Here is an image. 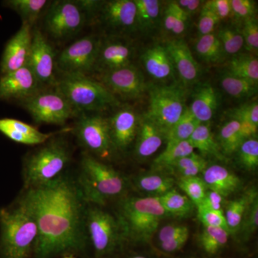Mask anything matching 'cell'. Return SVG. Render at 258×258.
Here are the masks:
<instances>
[{"mask_svg": "<svg viewBox=\"0 0 258 258\" xmlns=\"http://www.w3.org/2000/svg\"><path fill=\"white\" fill-rule=\"evenodd\" d=\"M166 216L159 197H128L119 204L118 219L125 240L148 242Z\"/></svg>", "mask_w": 258, "mask_h": 258, "instance_id": "277c9868", "label": "cell"}, {"mask_svg": "<svg viewBox=\"0 0 258 258\" xmlns=\"http://www.w3.org/2000/svg\"><path fill=\"white\" fill-rule=\"evenodd\" d=\"M28 66L0 77V100L23 102L42 89Z\"/></svg>", "mask_w": 258, "mask_h": 258, "instance_id": "e0dca14e", "label": "cell"}, {"mask_svg": "<svg viewBox=\"0 0 258 258\" xmlns=\"http://www.w3.org/2000/svg\"><path fill=\"white\" fill-rule=\"evenodd\" d=\"M189 232L183 234V235H180L179 237L173 239V240L159 244V248L163 252H165V253H174V252H178L184 247L185 244L186 243L188 239H189Z\"/></svg>", "mask_w": 258, "mask_h": 258, "instance_id": "f5cc1de1", "label": "cell"}, {"mask_svg": "<svg viewBox=\"0 0 258 258\" xmlns=\"http://www.w3.org/2000/svg\"><path fill=\"white\" fill-rule=\"evenodd\" d=\"M99 14L107 26L116 31H130L137 28V6L134 0L103 2Z\"/></svg>", "mask_w": 258, "mask_h": 258, "instance_id": "d6986e66", "label": "cell"}, {"mask_svg": "<svg viewBox=\"0 0 258 258\" xmlns=\"http://www.w3.org/2000/svg\"><path fill=\"white\" fill-rule=\"evenodd\" d=\"M131 258H147L146 257H144V256L142 255H134L133 257H132Z\"/></svg>", "mask_w": 258, "mask_h": 258, "instance_id": "6f0895ef", "label": "cell"}, {"mask_svg": "<svg viewBox=\"0 0 258 258\" xmlns=\"http://www.w3.org/2000/svg\"><path fill=\"white\" fill-rule=\"evenodd\" d=\"M230 234L225 229L205 227L199 242L202 248L209 254H215L227 244Z\"/></svg>", "mask_w": 258, "mask_h": 258, "instance_id": "74e56055", "label": "cell"}, {"mask_svg": "<svg viewBox=\"0 0 258 258\" xmlns=\"http://www.w3.org/2000/svg\"><path fill=\"white\" fill-rule=\"evenodd\" d=\"M136 139V155L143 159L150 157L160 149L165 135L152 120L144 116L139 122Z\"/></svg>", "mask_w": 258, "mask_h": 258, "instance_id": "603a6c76", "label": "cell"}, {"mask_svg": "<svg viewBox=\"0 0 258 258\" xmlns=\"http://www.w3.org/2000/svg\"><path fill=\"white\" fill-rule=\"evenodd\" d=\"M219 20H225L232 15L230 0H211L207 2Z\"/></svg>", "mask_w": 258, "mask_h": 258, "instance_id": "816d5d0a", "label": "cell"}, {"mask_svg": "<svg viewBox=\"0 0 258 258\" xmlns=\"http://www.w3.org/2000/svg\"><path fill=\"white\" fill-rule=\"evenodd\" d=\"M197 209L198 219L203 223L204 227H219L230 232L224 212L214 211L203 208Z\"/></svg>", "mask_w": 258, "mask_h": 258, "instance_id": "bcb514c9", "label": "cell"}, {"mask_svg": "<svg viewBox=\"0 0 258 258\" xmlns=\"http://www.w3.org/2000/svg\"><path fill=\"white\" fill-rule=\"evenodd\" d=\"M225 204L224 197L216 191L208 189L205 194L203 203L198 208L208 209V210H214V211L224 212L223 205Z\"/></svg>", "mask_w": 258, "mask_h": 258, "instance_id": "f907efd6", "label": "cell"}, {"mask_svg": "<svg viewBox=\"0 0 258 258\" xmlns=\"http://www.w3.org/2000/svg\"><path fill=\"white\" fill-rule=\"evenodd\" d=\"M219 22L220 20L210 8L208 3L205 2L202 8L199 18L198 30L200 36L214 33Z\"/></svg>", "mask_w": 258, "mask_h": 258, "instance_id": "7dc6e473", "label": "cell"}, {"mask_svg": "<svg viewBox=\"0 0 258 258\" xmlns=\"http://www.w3.org/2000/svg\"><path fill=\"white\" fill-rule=\"evenodd\" d=\"M220 85L226 93L235 98H249L257 91V83L228 73L220 77Z\"/></svg>", "mask_w": 258, "mask_h": 258, "instance_id": "836d02e7", "label": "cell"}, {"mask_svg": "<svg viewBox=\"0 0 258 258\" xmlns=\"http://www.w3.org/2000/svg\"><path fill=\"white\" fill-rule=\"evenodd\" d=\"M71 159V149L66 141L52 137L25 159L23 168L25 189L48 184L60 177Z\"/></svg>", "mask_w": 258, "mask_h": 258, "instance_id": "8992f818", "label": "cell"}, {"mask_svg": "<svg viewBox=\"0 0 258 258\" xmlns=\"http://www.w3.org/2000/svg\"><path fill=\"white\" fill-rule=\"evenodd\" d=\"M255 192L257 191L252 188L237 200L225 203V217L230 234L237 233L240 230L246 209Z\"/></svg>", "mask_w": 258, "mask_h": 258, "instance_id": "83f0119b", "label": "cell"}, {"mask_svg": "<svg viewBox=\"0 0 258 258\" xmlns=\"http://www.w3.org/2000/svg\"><path fill=\"white\" fill-rule=\"evenodd\" d=\"M232 15L240 20L254 18L255 3L251 0H230Z\"/></svg>", "mask_w": 258, "mask_h": 258, "instance_id": "c3c4849f", "label": "cell"}, {"mask_svg": "<svg viewBox=\"0 0 258 258\" xmlns=\"http://www.w3.org/2000/svg\"><path fill=\"white\" fill-rule=\"evenodd\" d=\"M134 182L141 191L160 197L174 189L175 179L166 174L152 172L137 176Z\"/></svg>", "mask_w": 258, "mask_h": 258, "instance_id": "4316f807", "label": "cell"}, {"mask_svg": "<svg viewBox=\"0 0 258 258\" xmlns=\"http://www.w3.org/2000/svg\"><path fill=\"white\" fill-rule=\"evenodd\" d=\"M165 47L170 56L174 71L179 74L184 86L194 84L200 79L201 69L194 58L191 50L186 42L181 40L168 42Z\"/></svg>", "mask_w": 258, "mask_h": 258, "instance_id": "ffe728a7", "label": "cell"}, {"mask_svg": "<svg viewBox=\"0 0 258 258\" xmlns=\"http://www.w3.org/2000/svg\"><path fill=\"white\" fill-rule=\"evenodd\" d=\"M134 49L126 40L118 37L101 39L93 71L102 74L132 64Z\"/></svg>", "mask_w": 258, "mask_h": 258, "instance_id": "2e32d148", "label": "cell"}, {"mask_svg": "<svg viewBox=\"0 0 258 258\" xmlns=\"http://www.w3.org/2000/svg\"><path fill=\"white\" fill-rule=\"evenodd\" d=\"M171 3L176 15L175 25L171 32L175 35H181L186 30L189 17L184 13V10L178 6L175 2H171Z\"/></svg>", "mask_w": 258, "mask_h": 258, "instance_id": "db71d44e", "label": "cell"}, {"mask_svg": "<svg viewBox=\"0 0 258 258\" xmlns=\"http://www.w3.org/2000/svg\"><path fill=\"white\" fill-rule=\"evenodd\" d=\"M142 60L147 74L157 81H165L174 74V66L165 45L149 47L142 54Z\"/></svg>", "mask_w": 258, "mask_h": 258, "instance_id": "cb8c5ba5", "label": "cell"}, {"mask_svg": "<svg viewBox=\"0 0 258 258\" xmlns=\"http://www.w3.org/2000/svg\"><path fill=\"white\" fill-rule=\"evenodd\" d=\"M22 105L38 123L63 125L79 115L55 86L42 88Z\"/></svg>", "mask_w": 258, "mask_h": 258, "instance_id": "9c48e42d", "label": "cell"}, {"mask_svg": "<svg viewBox=\"0 0 258 258\" xmlns=\"http://www.w3.org/2000/svg\"><path fill=\"white\" fill-rule=\"evenodd\" d=\"M239 163L244 169L255 171L258 166V141L252 138L244 141L237 150Z\"/></svg>", "mask_w": 258, "mask_h": 258, "instance_id": "60d3db41", "label": "cell"}, {"mask_svg": "<svg viewBox=\"0 0 258 258\" xmlns=\"http://www.w3.org/2000/svg\"><path fill=\"white\" fill-rule=\"evenodd\" d=\"M178 186L184 191L185 195L192 202L195 208H198L203 203L208 187L203 179L199 176L179 179Z\"/></svg>", "mask_w": 258, "mask_h": 258, "instance_id": "ab89813d", "label": "cell"}, {"mask_svg": "<svg viewBox=\"0 0 258 258\" xmlns=\"http://www.w3.org/2000/svg\"><path fill=\"white\" fill-rule=\"evenodd\" d=\"M199 56L208 63H217L223 60L225 52L216 34L200 36L195 45Z\"/></svg>", "mask_w": 258, "mask_h": 258, "instance_id": "d590c367", "label": "cell"}, {"mask_svg": "<svg viewBox=\"0 0 258 258\" xmlns=\"http://www.w3.org/2000/svg\"><path fill=\"white\" fill-rule=\"evenodd\" d=\"M74 130L76 138L88 154L101 159H108L115 152L110 135L108 119L95 113H80Z\"/></svg>", "mask_w": 258, "mask_h": 258, "instance_id": "30bf717a", "label": "cell"}, {"mask_svg": "<svg viewBox=\"0 0 258 258\" xmlns=\"http://www.w3.org/2000/svg\"><path fill=\"white\" fill-rule=\"evenodd\" d=\"M195 149L189 140L166 144L165 150L154 160V166L157 169L170 170L171 166L185 157L195 153Z\"/></svg>", "mask_w": 258, "mask_h": 258, "instance_id": "d6a6232c", "label": "cell"}, {"mask_svg": "<svg viewBox=\"0 0 258 258\" xmlns=\"http://www.w3.org/2000/svg\"><path fill=\"white\" fill-rule=\"evenodd\" d=\"M56 57L53 47L46 37L39 29H33L28 66L42 87H50L55 84Z\"/></svg>", "mask_w": 258, "mask_h": 258, "instance_id": "4fadbf2b", "label": "cell"}, {"mask_svg": "<svg viewBox=\"0 0 258 258\" xmlns=\"http://www.w3.org/2000/svg\"><path fill=\"white\" fill-rule=\"evenodd\" d=\"M225 54L235 55L244 47L243 37L240 32L230 28L220 29L217 35Z\"/></svg>", "mask_w": 258, "mask_h": 258, "instance_id": "7bdbcfd3", "label": "cell"}, {"mask_svg": "<svg viewBox=\"0 0 258 258\" xmlns=\"http://www.w3.org/2000/svg\"><path fill=\"white\" fill-rule=\"evenodd\" d=\"M0 132L16 143L40 145L57 133H42L33 125L14 118H0Z\"/></svg>", "mask_w": 258, "mask_h": 258, "instance_id": "44dd1931", "label": "cell"}, {"mask_svg": "<svg viewBox=\"0 0 258 258\" xmlns=\"http://www.w3.org/2000/svg\"><path fill=\"white\" fill-rule=\"evenodd\" d=\"M63 258H75V257H73V256L70 255V256H66V257H64Z\"/></svg>", "mask_w": 258, "mask_h": 258, "instance_id": "680465c9", "label": "cell"}, {"mask_svg": "<svg viewBox=\"0 0 258 258\" xmlns=\"http://www.w3.org/2000/svg\"><path fill=\"white\" fill-rule=\"evenodd\" d=\"M149 106L146 116L167 134L184 113L186 93L178 85L153 86L149 88Z\"/></svg>", "mask_w": 258, "mask_h": 258, "instance_id": "ba28073f", "label": "cell"}, {"mask_svg": "<svg viewBox=\"0 0 258 258\" xmlns=\"http://www.w3.org/2000/svg\"><path fill=\"white\" fill-rule=\"evenodd\" d=\"M0 258H30L34 254L38 227L21 199L12 208L0 210Z\"/></svg>", "mask_w": 258, "mask_h": 258, "instance_id": "7a4b0ae2", "label": "cell"}, {"mask_svg": "<svg viewBox=\"0 0 258 258\" xmlns=\"http://www.w3.org/2000/svg\"><path fill=\"white\" fill-rule=\"evenodd\" d=\"M208 167V162L203 156L196 153L190 154L187 157L182 158L176 161L170 169L179 179L195 177L199 174H203Z\"/></svg>", "mask_w": 258, "mask_h": 258, "instance_id": "f35d334b", "label": "cell"}, {"mask_svg": "<svg viewBox=\"0 0 258 258\" xmlns=\"http://www.w3.org/2000/svg\"><path fill=\"white\" fill-rule=\"evenodd\" d=\"M85 225L87 237L91 241L97 257L114 253L125 240L118 217L100 207L86 208Z\"/></svg>", "mask_w": 258, "mask_h": 258, "instance_id": "52a82bcc", "label": "cell"}, {"mask_svg": "<svg viewBox=\"0 0 258 258\" xmlns=\"http://www.w3.org/2000/svg\"><path fill=\"white\" fill-rule=\"evenodd\" d=\"M87 23L76 0H57L51 3L45 17V28L52 38L63 40L78 35Z\"/></svg>", "mask_w": 258, "mask_h": 258, "instance_id": "7c38bea8", "label": "cell"}, {"mask_svg": "<svg viewBox=\"0 0 258 258\" xmlns=\"http://www.w3.org/2000/svg\"><path fill=\"white\" fill-rule=\"evenodd\" d=\"M244 47L249 53L257 55L258 51V24L255 18L248 19L244 22L242 32Z\"/></svg>", "mask_w": 258, "mask_h": 258, "instance_id": "f6af8a7d", "label": "cell"}, {"mask_svg": "<svg viewBox=\"0 0 258 258\" xmlns=\"http://www.w3.org/2000/svg\"><path fill=\"white\" fill-rule=\"evenodd\" d=\"M32 28L23 23L20 30L7 42L0 61L1 76L28 66L31 51Z\"/></svg>", "mask_w": 258, "mask_h": 258, "instance_id": "9a60e30c", "label": "cell"}, {"mask_svg": "<svg viewBox=\"0 0 258 258\" xmlns=\"http://www.w3.org/2000/svg\"><path fill=\"white\" fill-rule=\"evenodd\" d=\"M218 106V94L211 85L203 83L195 88L189 108L200 123H210Z\"/></svg>", "mask_w": 258, "mask_h": 258, "instance_id": "d4e9b609", "label": "cell"}, {"mask_svg": "<svg viewBox=\"0 0 258 258\" xmlns=\"http://www.w3.org/2000/svg\"><path fill=\"white\" fill-rule=\"evenodd\" d=\"M108 119L110 135L115 151L126 150L137 137L140 118L133 108L121 107Z\"/></svg>", "mask_w": 258, "mask_h": 258, "instance_id": "ac0fdd59", "label": "cell"}, {"mask_svg": "<svg viewBox=\"0 0 258 258\" xmlns=\"http://www.w3.org/2000/svg\"><path fill=\"white\" fill-rule=\"evenodd\" d=\"M240 122L235 119L222 125L218 134V144L223 154L231 155L236 152L242 143L240 133Z\"/></svg>", "mask_w": 258, "mask_h": 258, "instance_id": "8d00e7d4", "label": "cell"}, {"mask_svg": "<svg viewBox=\"0 0 258 258\" xmlns=\"http://www.w3.org/2000/svg\"><path fill=\"white\" fill-rule=\"evenodd\" d=\"M98 78L112 94L125 99L140 98L147 89L143 74L133 64L100 74Z\"/></svg>", "mask_w": 258, "mask_h": 258, "instance_id": "5bb4252c", "label": "cell"}, {"mask_svg": "<svg viewBox=\"0 0 258 258\" xmlns=\"http://www.w3.org/2000/svg\"><path fill=\"white\" fill-rule=\"evenodd\" d=\"M190 143L204 155L221 157L218 142L215 141L210 123H200L189 139Z\"/></svg>", "mask_w": 258, "mask_h": 258, "instance_id": "f1b7e54d", "label": "cell"}, {"mask_svg": "<svg viewBox=\"0 0 258 258\" xmlns=\"http://www.w3.org/2000/svg\"><path fill=\"white\" fill-rule=\"evenodd\" d=\"M175 3L189 17L198 13L205 3L200 0H179Z\"/></svg>", "mask_w": 258, "mask_h": 258, "instance_id": "11a10c76", "label": "cell"}, {"mask_svg": "<svg viewBox=\"0 0 258 258\" xmlns=\"http://www.w3.org/2000/svg\"><path fill=\"white\" fill-rule=\"evenodd\" d=\"M54 86L79 114L98 113L120 106L114 95L88 76H62Z\"/></svg>", "mask_w": 258, "mask_h": 258, "instance_id": "5b68a950", "label": "cell"}, {"mask_svg": "<svg viewBox=\"0 0 258 258\" xmlns=\"http://www.w3.org/2000/svg\"><path fill=\"white\" fill-rule=\"evenodd\" d=\"M258 226V195L254 193L247 205L240 230L242 239L248 240L257 230Z\"/></svg>", "mask_w": 258, "mask_h": 258, "instance_id": "b9f144b4", "label": "cell"}, {"mask_svg": "<svg viewBox=\"0 0 258 258\" xmlns=\"http://www.w3.org/2000/svg\"><path fill=\"white\" fill-rule=\"evenodd\" d=\"M101 40V37L95 35L78 39L57 55L56 69L62 76H88L93 72Z\"/></svg>", "mask_w": 258, "mask_h": 258, "instance_id": "8fae6325", "label": "cell"}, {"mask_svg": "<svg viewBox=\"0 0 258 258\" xmlns=\"http://www.w3.org/2000/svg\"><path fill=\"white\" fill-rule=\"evenodd\" d=\"M228 74L237 77L258 83V60L250 53L234 55L228 64Z\"/></svg>", "mask_w": 258, "mask_h": 258, "instance_id": "4dcf8cb0", "label": "cell"}, {"mask_svg": "<svg viewBox=\"0 0 258 258\" xmlns=\"http://www.w3.org/2000/svg\"><path fill=\"white\" fill-rule=\"evenodd\" d=\"M232 119L238 121L249 122L258 126V103L257 101L244 103L237 108L228 111Z\"/></svg>", "mask_w": 258, "mask_h": 258, "instance_id": "ee69618b", "label": "cell"}, {"mask_svg": "<svg viewBox=\"0 0 258 258\" xmlns=\"http://www.w3.org/2000/svg\"><path fill=\"white\" fill-rule=\"evenodd\" d=\"M187 232H189V230L186 225L172 224V225L164 226L158 233L157 237L159 244L173 240V239L176 238L183 234L187 233Z\"/></svg>", "mask_w": 258, "mask_h": 258, "instance_id": "681fc988", "label": "cell"}, {"mask_svg": "<svg viewBox=\"0 0 258 258\" xmlns=\"http://www.w3.org/2000/svg\"><path fill=\"white\" fill-rule=\"evenodd\" d=\"M200 123H201L195 118L190 111L189 107H186L179 119L166 134V144L189 140L191 134Z\"/></svg>", "mask_w": 258, "mask_h": 258, "instance_id": "e575fe53", "label": "cell"}, {"mask_svg": "<svg viewBox=\"0 0 258 258\" xmlns=\"http://www.w3.org/2000/svg\"><path fill=\"white\" fill-rule=\"evenodd\" d=\"M204 182L208 189L221 195L224 198L230 196L240 189L241 180L230 169L218 164H214L203 172Z\"/></svg>", "mask_w": 258, "mask_h": 258, "instance_id": "7402d4cb", "label": "cell"}, {"mask_svg": "<svg viewBox=\"0 0 258 258\" xmlns=\"http://www.w3.org/2000/svg\"><path fill=\"white\" fill-rule=\"evenodd\" d=\"M176 22V15L174 13L172 3H169L168 5L165 13H164V26L167 32H172Z\"/></svg>", "mask_w": 258, "mask_h": 258, "instance_id": "9f6ffc18", "label": "cell"}, {"mask_svg": "<svg viewBox=\"0 0 258 258\" xmlns=\"http://www.w3.org/2000/svg\"><path fill=\"white\" fill-rule=\"evenodd\" d=\"M77 184L86 204L98 207L121 197L127 189L124 176L88 153L81 159Z\"/></svg>", "mask_w": 258, "mask_h": 258, "instance_id": "3957f363", "label": "cell"}, {"mask_svg": "<svg viewBox=\"0 0 258 258\" xmlns=\"http://www.w3.org/2000/svg\"><path fill=\"white\" fill-rule=\"evenodd\" d=\"M48 3L47 0H8L5 2V5L18 13L23 23L32 28Z\"/></svg>", "mask_w": 258, "mask_h": 258, "instance_id": "f546056e", "label": "cell"}, {"mask_svg": "<svg viewBox=\"0 0 258 258\" xmlns=\"http://www.w3.org/2000/svg\"><path fill=\"white\" fill-rule=\"evenodd\" d=\"M159 199L166 215L178 218L189 217L195 208L192 202L186 195L174 189L159 197Z\"/></svg>", "mask_w": 258, "mask_h": 258, "instance_id": "484cf974", "label": "cell"}, {"mask_svg": "<svg viewBox=\"0 0 258 258\" xmlns=\"http://www.w3.org/2000/svg\"><path fill=\"white\" fill-rule=\"evenodd\" d=\"M20 199L38 227L35 258H52L85 248L86 203L77 183L62 175L48 184L25 189Z\"/></svg>", "mask_w": 258, "mask_h": 258, "instance_id": "6da1fadb", "label": "cell"}, {"mask_svg": "<svg viewBox=\"0 0 258 258\" xmlns=\"http://www.w3.org/2000/svg\"><path fill=\"white\" fill-rule=\"evenodd\" d=\"M137 6L136 27L144 31L155 28L160 16V3L157 0H134Z\"/></svg>", "mask_w": 258, "mask_h": 258, "instance_id": "1f68e13d", "label": "cell"}]
</instances>
